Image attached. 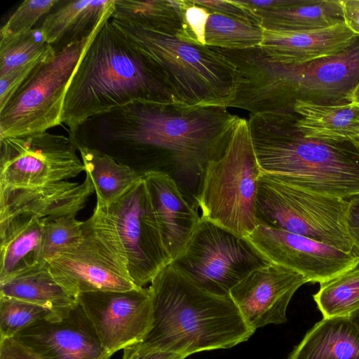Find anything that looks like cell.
Returning a JSON list of instances; mask_svg holds the SVG:
<instances>
[{
	"label": "cell",
	"mask_w": 359,
	"mask_h": 359,
	"mask_svg": "<svg viewBox=\"0 0 359 359\" xmlns=\"http://www.w3.org/2000/svg\"><path fill=\"white\" fill-rule=\"evenodd\" d=\"M239 118L224 106L137 102L88 118L69 137L76 149L98 150L142 176L169 165L202 174Z\"/></svg>",
	"instance_id": "1"
},
{
	"label": "cell",
	"mask_w": 359,
	"mask_h": 359,
	"mask_svg": "<svg viewBox=\"0 0 359 359\" xmlns=\"http://www.w3.org/2000/svg\"><path fill=\"white\" fill-rule=\"evenodd\" d=\"M105 17L69 82L62 122L74 130L88 118L133 103L177 102L167 77Z\"/></svg>",
	"instance_id": "2"
},
{
	"label": "cell",
	"mask_w": 359,
	"mask_h": 359,
	"mask_svg": "<svg viewBox=\"0 0 359 359\" xmlns=\"http://www.w3.org/2000/svg\"><path fill=\"white\" fill-rule=\"evenodd\" d=\"M151 321L140 344L183 357L203 351L229 348L255 332L230 296L209 293L171 264L149 287Z\"/></svg>",
	"instance_id": "3"
},
{
	"label": "cell",
	"mask_w": 359,
	"mask_h": 359,
	"mask_svg": "<svg viewBox=\"0 0 359 359\" xmlns=\"http://www.w3.org/2000/svg\"><path fill=\"white\" fill-rule=\"evenodd\" d=\"M294 112L251 114L249 130L262 172L296 187L348 198L359 192V148L305 137Z\"/></svg>",
	"instance_id": "4"
},
{
	"label": "cell",
	"mask_w": 359,
	"mask_h": 359,
	"mask_svg": "<svg viewBox=\"0 0 359 359\" xmlns=\"http://www.w3.org/2000/svg\"><path fill=\"white\" fill-rule=\"evenodd\" d=\"M110 20L133 46L161 68L177 102L227 107L233 100L237 87L236 68L217 48Z\"/></svg>",
	"instance_id": "5"
},
{
	"label": "cell",
	"mask_w": 359,
	"mask_h": 359,
	"mask_svg": "<svg viewBox=\"0 0 359 359\" xmlns=\"http://www.w3.org/2000/svg\"><path fill=\"white\" fill-rule=\"evenodd\" d=\"M262 173L248 121L239 118L222 154L201 174L196 196L201 217L247 238L259 225L256 202Z\"/></svg>",
	"instance_id": "6"
},
{
	"label": "cell",
	"mask_w": 359,
	"mask_h": 359,
	"mask_svg": "<svg viewBox=\"0 0 359 359\" xmlns=\"http://www.w3.org/2000/svg\"><path fill=\"white\" fill-rule=\"evenodd\" d=\"M346 198L306 191L262 172L257 195L259 224L279 229L353 251L346 228Z\"/></svg>",
	"instance_id": "7"
},
{
	"label": "cell",
	"mask_w": 359,
	"mask_h": 359,
	"mask_svg": "<svg viewBox=\"0 0 359 359\" xmlns=\"http://www.w3.org/2000/svg\"><path fill=\"white\" fill-rule=\"evenodd\" d=\"M100 22L88 36L50 54L34 69L0 109V139L43 133L62 124L69 82Z\"/></svg>",
	"instance_id": "8"
},
{
	"label": "cell",
	"mask_w": 359,
	"mask_h": 359,
	"mask_svg": "<svg viewBox=\"0 0 359 359\" xmlns=\"http://www.w3.org/2000/svg\"><path fill=\"white\" fill-rule=\"evenodd\" d=\"M270 263L246 238L201 217L186 248L170 264L199 288L227 297L252 271Z\"/></svg>",
	"instance_id": "9"
},
{
	"label": "cell",
	"mask_w": 359,
	"mask_h": 359,
	"mask_svg": "<svg viewBox=\"0 0 359 359\" xmlns=\"http://www.w3.org/2000/svg\"><path fill=\"white\" fill-rule=\"evenodd\" d=\"M94 210L112 230L137 286L151 283L172 262L143 177L112 203Z\"/></svg>",
	"instance_id": "10"
},
{
	"label": "cell",
	"mask_w": 359,
	"mask_h": 359,
	"mask_svg": "<svg viewBox=\"0 0 359 359\" xmlns=\"http://www.w3.org/2000/svg\"><path fill=\"white\" fill-rule=\"evenodd\" d=\"M84 236L76 245L48 262L55 280L72 297L95 291H125L131 280L110 226L94 210L85 221Z\"/></svg>",
	"instance_id": "11"
},
{
	"label": "cell",
	"mask_w": 359,
	"mask_h": 359,
	"mask_svg": "<svg viewBox=\"0 0 359 359\" xmlns=\"http://www.w3.org/2000/svg\"><path fill=\"white\" fill-rule=\"evenodd\" d=\"M69 137L43 132L0 139V189L67 181L85 168Z\"/></svg>",
	"instance_id": "12"
},
{
	"label": "cell",
	"mask_w": 359,
	"mask_h": 359,
	"mask_svg": "<svg viewBox=\"0 0 359 359\" xmlns=\"http://www.w3.org/2000/svg\"><path fill=\"white\" fill-rule=\"evenodd\" d=\"M280 72L290 105L297 100L327 105L351 102L359 83V37L332 55L302 65L280 63Z\"/></svg>",
	"instance_id": "13"
},
{
	"label": "cell",
	"mask_w": 359,
	"mask_h": 359,
	"mask_svg": "<svg viewBox=\"0 0 359 359\" xmlns=\"http://www.w3.org/2000/svg\"><path fill=\"white\" fill-rule=\"evenodd\" d=\"M271 263L323 283L359 265V257L324 243L259 224L246 238Z\"/></svg>",
	"instance_id": "14"
},
{
	"label": "cell",
	"mask_w": 359,
	"mask_h": 359,
	"mask_svg": "<svg viewBox=\"0 0 359 359\" xmlns=\"http://www.w3.org/2000/svg\"><path fill=\"white\" fill-rule=\"evenodd\" d=\"M77 302L92 323L104 348L111 355L141 341L151 321L149 288L95 291L79 294Z\"/></svg>",
	"instance_id": "15"
},
{
	"label": "cell",
	"mask_w": 359,
	"mask_h": 359,
	"mask_svg": "<svg viewBox=\"0 0 359 359\" xmlns=\"http://www.w3.org/2000/svg\"><path fill=\"white\" fill-rule=\"evenodd\" d=\"M13 338L43 359H109L112 355L78 302L37 320Z\"/></svg>",
	"instance_id": "16"
},
{
	"label": "cell",
	"mask_w": 359,
	"mask_h": 359,
	"mask_svg": "<svg viewBox=\"0 0 359 359\" xmlns=\"http://www.w3.org/2000/svg\"><path fill=\"white\" fill-rule=\"evenodd\" d=\"M309 282L303 275L274 263L252 271L230 291L247 325L259 327L287 321L286 312L295 292Z\"/></svg>",
	"instance_id": "17"
},
{
	"label": "cell",
	"mask_w": 359,
	"mask_h": 359,
	"mask_svg": "<svg viewBox=\"0 0 359 359\" xmlns=\"http://www.w3.org/2000/svg\"><path fill=\"white\" fill-rule=\"evenodd\" d=\"M95 192L90 179L42 186L0 189V223L17 216L55 219L74 215Z\"/></svg>",
	"instance_id": "18"
},
{
	"label": "cell",
	"mask_w": 359,
	"mask_h": 359,
	"mask_svg": "<svg viewBox=\"0 0 359 359\" xmlns=\"http://www.w3.org/2000/svg\"><path fill=\"white\" fill-rule=\"evenodd\" d=\"M359 37L344 22L312 30H264L260 49L271 60L302 65L338 53Z\"/></svg>",
	"instance_id": "19"
},
{
	"label": "cell",
	"mask_w": 359,
	"mask_h": 359,
	"mask_svg": "<svg viewBox=\"0 0 359 359\" xmlns=\"http://www.w3.org/2000/svg\"><path fill=\"white\" fill-rule=\"evenodd\" d=\"M143 177L165 246L173 260L186 248L201 216L167 172L149 171Z\"/></svg>",
	"instance_id": "20"
},
{
	"label": "cell",
	"mask_w": 359,
	"mask_h": 359,
	"mask_svg": "<svg viewBox=\"0 0 359 359\" xmlns=\"http://www.w3.org/2000/svg\"><path fill=\"white\" fill-rule=\"evenodd\" d=\"M295 126L307 138L349 142L359 148V104L327 105L297 100Z\"/></svg>",
	"instance_id": "21"
},
{
	"label": "cell",
	"mask_w": 359,
	"mask_h": 359,
	"mask_svg": "<svg viewBox=\"0 0 359 359\" xmlns=\"http://www.w3.org/2000/svg\"><path fill=\"white\" fill-rule=\"evenodd\" d=\"M115 0L63 1L48 14L40 27L56 52L88 36L107 15L112 14Z\"/></svg>",
	"instance_id": "22"
},
{
	"label": "cell",
	"mask_w": 359,
	"mask_h": 359,
	"mask_svg": "<svg viewBox=\"0 0 359 359\" xmlns=\"http://www.w3.org/2000/svg\"><path fill=\"white\" fill-rule=\"evenodd\" d=\"M44 220L17 216L0 223V283L41 262Z\"/></svg>",
	"instance_id": "23"
},
{
	"label": "cell",
	"mask_w": 359,
	"mask_h": 359,
	"mask_svg": "<svg viewBox=\"0 0 359 359\" xmlns=\"http://www.w3.org/2000/svg\"><path fill=\"white\" fill-rule=\"evenodd\" d=\"M286 359H359V330L348 316L323 318Z\"/></svg>",
	"instance_id": "24"
},
{
	"label": "cell",
	"mask_w": 359,
	"mask_h": 359,
	"mask_svg": "<svg viewBox=\"0 0 359 359\" xmlns=\"http://www.w3.org/2000/svg\"><path fill=\"white\" fill-rule=\"evenodd\" d=\"M250 12L268 31L319 29L344 22L340 0H288L276 8Z\"/></svg>",
	"instance_id": "25"
},
{
	"label": "cell",
	"mask_w": 359,
	"mask_h": 359,
	"mask_svg": "<svg viewBox=\"0 0 359 359\" xmlns=\"http://www.w3.org/2000/svg\"><path fill=\"white\" fill-rule=\"evenodd\" d=\"M0 296L39 305L57 312L77 303L53 278L47 262L0 283Z\"/></svg>",
	"instance_id": "26"
},
{
	"label": "cell",
	"mask_w": 359,
	"mask_h": 359,
	"mask_svg": "<svg viewBox=\"0 0 359 359\" xmlns=\"http://www.w3.org/2000/svg\"><path fill=\"white\" fill-rule=\"evenodd\" d=\"M97 196L96 208L108 206L143 176L96 149L77 147Z\"/></svg>",
	"instance_id": "27"
},
{
	"label": "cell",
	"mask_w": 359,
	"mask_h": 359,
	"mask_svg": "<svg viewBox=\"0 0 359 359\" xmlns=\"http://www.w3.org/2000/svg\"><path fill=\"white\" fill-rule=\"evenodd\" d=\"M111 18L176 36L182 28V0H115Z\"/></svg>",
	"instance_id": "28"
},
{
	"label": "cell",
	"mask_w": 359,
	"mask_h": 359,
	"mask_svg": "<svg viewBox=\"0 0 359 359\" xmlns=\"http://www.w3.org/2000/svg\"><path fill=\"white\" fill-rule=\"evenodd\" d=\"M264 29L242 20L217 13H210L205 26L208 46L242 50L259 47Z\"/></svg>",
	"instance_id": "29"
},
{
	"label": "cell",
	"mask_w": 359,
	"mask_h": 359,
	"mask_svg": "<svg viewBox=\"0 0 359 359\" xmlns=\"http://www.w3.org/2000/svg\"><path fill=\"white\" fill-rule=\"evenodd\" d=\"M320 285L313 299L323 318L348 316L359 307V265Z\"/></svg>",
	"instance_id": "30"
},
{
	"label": "cell",
	"mask_w": 359,
	"mask_h": 359,
	"mask_svg": "<svg viewBox=\"0 0 359 359\" xmlns=\"http://www.w3.org/2000/svg\"><path fill=\"white\" fill-rule=\"evenodd\" d=\"M54 51L40 27L0 42V76Z\"/></svg>",
	"instance_id": "31"
},
{
	"label": "cell",
	"mask_w": 359,
	"mask_h": 359,
	"mask_svg": "<svg viewBox=\"0 0 359 359\" xmlns=\"http://www.w3.org/2000/svg\"><path fill=\"white\" fill-rule=\"evenodd\" d=\"M41 261L48 262L60 253L76 245L84 236V224L74 215L55 219L43 218Z\"/></svg>",
	"instance_id": "32"
},
{
	"label": "cell",
	"mask_w": 359,
	"mask_h": 359,
	"mask_svg": "<svg viewBox=\"0 0 359 359\" xmlns=\"http://www.w3.org/2000/svg\"><path fill=\"white\" fill-rule=\"evenodd\" d=\"M53 312L36 304L0 296V339L13 337L22 330Z\"/></svg>",
	"instance_id": "33"
},
{
	"label": "cell",
	"mask_w": 359,
	"mask_h": 359,
	"mask_svg": "<svg viewBox=\"0 0 359 359\" xmlns=\"http://www.w3.org/2000/svg\"><path fill=\"white\" fill-rule=\"evenodd\" d=\"M60 2L59 0L24 1L1 27L0 42L7 41L32 30L43 15Z\"/></svg>",
	"instance_id": "34"
},
{
	"label": "cell",
	"mask_w": 359,
	"mask_h": 359,
	"mask_svg": "<svg viewBox=\"0 0 359 359\" xmlns=\"http://www.w3.org/2000/svg\"><path fill=\"white\" fill-rule=\"evenodd\" d=\"M182 28L176 36L190 43L206 46L205 31L210 12L194 0H182Z\"/></svg>",
	"instance_id": "35"
},
{
	"label": "cell",
	"mask_w": 359,
	"mask_h": 359,
	"mask_svg": "<svg viewBox=\"0 0 359 359\" xmlns=\"http://www.w3.org/2000/svg\"><path fill=\"white\" fill-rule=\"evenodd\" d=\"M48 55L0 76V109L4 107L34 69Z\"/></svg>",
	"instance_id": "36"
},
{
	"label": "cell",
	"mask_w": 359,
	"mask_h": 359,
	"mask_svg": "<svg viewBox=\"0 0 359 359\" xmlns=\"http://www.w3.org/2000/svg\"><path fill=\"white\" fill-rule=\"evenodd\" d=\"M195 3L207 8L210 13L227 15L245 22L259 26L256 16L249 10L230 0H194Z\"/></svg>",
	"instance_id": "37"
},
{
	"label": "cell",
	"mask_w": 359,
	"mask_h": 359,
	"mask_svg": "<svg viewBox=\"0 0 359 359\" xmlns=\"http://www.w3.org/2000/svg\"><path fill=\"white\" fill-rule=\"evenodd\" d=\"M175 353L151 348L142 346L140 342L134 343L123 348L122 359H184Z\"/></svg>",
	"instance_id": "38"
},
{
	"label": "cell",
	"mask_w": 359,
	"mask_h": 359,
	"mask_svg": "<svg viewBox=\"0 0 359 359\" xmlns=\"http://www.w3.org/2000/svg\"><path fill=\"white\" fill-rule=\"evenodd\" d=\"M346 199L348 208L345 218L346 228L353 242V251L359 257V192Z\"/></svg>",
	"instance_id": "39"
},
{
	"label": "cell",
	"mask_w": 359,
	"mask_h": 359,
	"mask_svg": "<svg viewBox=\"0 0 359 359\" xmlns=\"http://www.w3.org/2000/svg\"><path fill=\"white\" fill-rule=\"evenodd\" d=\"M0 359H43L14 338L0 339Z\"/></svg>",
	"instance_id": "40"
},
{
	"label": "cell",
	"mask_w": 359,
	"mask_h": 359,
	"mask_svg": "<svg viewBox=\"0 0 359 359\" xmlns=\"http://www.w3.org/2000/svg\"><path fill=\"white\" fill-rule=\"evenodd\" d=\"M340 4L344 23L359 36V0H340Z\"/></svg>",
	"instance_id": "41"
},
{
	"label": "cell",
	"mask_w": 359,
	"mask_h": 359,
	"mask_svg": "<svg viewBox=\"0 0 359 359\" xmlns=\"http://www.w3.org/2000/svg\"><path fill=\"white\" fill-rule=\"evenodd\" d=\"M348 316L351 322L359 330V307L355 311H352Z\"/></svg>",
	"instance_id": "42"
},
{
	"label": "cell",
	"mask_w": 359,
	"mask_h": 359,
	"mask_svg": "<svg viewBox=\"0 0 359 359\" xmlns=\"http://www.w3.org/2000/svg\"><path fill=\"white\" fill-rule=\"evenodd\" d=\"M352 102H354L359 104V83L353 91L352 96Z\"/></svg>",
	"instance_id": "43"
}]
</instances>
